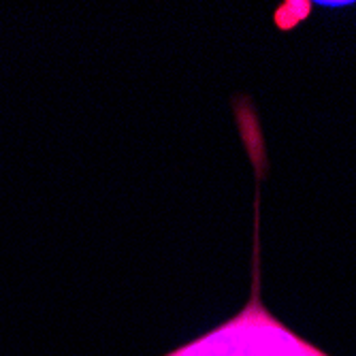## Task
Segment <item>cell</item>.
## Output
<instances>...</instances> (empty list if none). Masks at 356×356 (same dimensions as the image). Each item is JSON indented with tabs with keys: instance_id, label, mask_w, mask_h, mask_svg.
<instances>
[{
	"instance_id": "obj_1",
	"label": "cell",
	"mask_w": 356,
	"mask_h": 356,
	"mask_svg": "<svg viewBox=\"0 0 356 356\" xmlns=\"http://www.w3.org/2000/svg\"><path fill=\"white\" fill-rule=\"evenodd\" d=\"M254 169L258 171L256 199H254V252H252V286L248 303L222 325L203 335L177 346L165 356H331L314 346L280 318H275L261 295V243H258V220H261V179L265 152L258 145V158L250 149Z\"/></svg>"
},
{
	"instance_id": "obj_2",
	"label": "cell",
	"mask_w": 356,
	"mask_h": 356,
	"mask_svg": "<svg viewBox=\"0 0 356 356\" xmlns=\"http://www.w3.org/2000/svg\"><path fill=\"white\" fill-rule=\"evenodd\" d=\"M307 3H286V5H282V9L277 11V13H288V19L280 26V28H293V26H297L299 24V19H301V15H297V11H301L303 7H305Z\"/></svg>"
}]
</instances>
